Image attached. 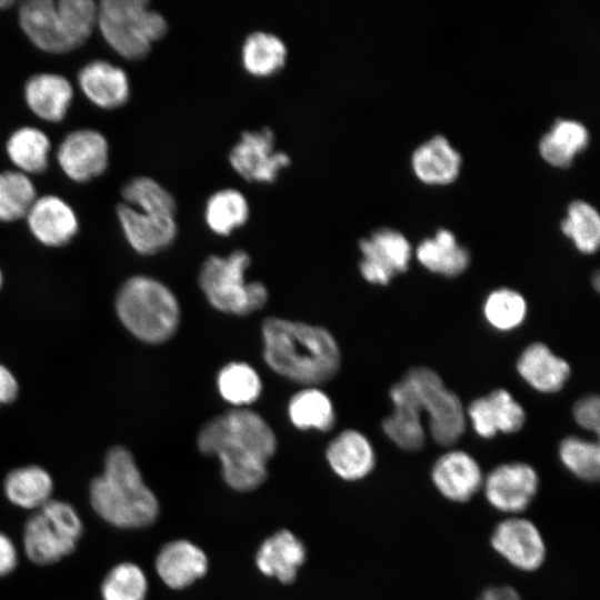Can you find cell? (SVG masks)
Segmentation results:
<instances>
[{
    "label": "cell",
    "instance_id": "46",
    "mask_svg": "<svg viewBox=\"0 0 600 600\" xmlns=\"http://www.w3.org/2000/svg\"><path fill=\"white\" fill-rule=\"evenodd\" d=\"M593 284H594L596 289L598 290V287H599V274L598 273L594 274Z\"/></svg>",
    "mask_w": 600,
    "mask_h": 600
},
{
    "label": "cell",
    "instance_id": "20",
    "mask_svg": "<svg viewBox=\"0 0 600 600\" xmlns=\"http://www.w3.org/2000/svg\"><path fill=\"white\" fill-rule=\"evenodd\" d=\"M78 81L87 98L103 109L119 108L130 97L127 73L108 61H91L80 70Z\"/></svg>",
    "mask_w": 600,
    "mask_h": 600
},
{
    "label": "cell",
    "instance_id": "28",
    "mask_svg": "<svg viewBox=\"0 0 600 600\" xmlns=\"http://www.w3.org/2000/svg\"><path fill=\"white\" fill-rule=\"evenodd\" d=\"M287 59V44L272 32L252 31L241 44L242 68L256 78H269L278 73L286 66Z\"/></svg>",
    "mask_w": 600,
    "mask_h": 600
},
{
    "label": "cell",
    "instance_id": "25",
    "mask_svg": "<svg viewBox=\"0 0 600 600\" xmlns=\"http://www.w3.org/2000/svg\"><path fill=\"white\" fill-rule=\"evenodd\" d=\"M411 163L421 181L447 184L459 174L461 156L446 137L434 134L413 150Z\"/></svg>",
    "mask_w": 600,
    "mask_h": 600
},
{
    "label": "cell",
    "instance_id": "14",
    "mask_svg": "<svg viewBox=\"0 0 600 600\" xmlns=\"http://www.w3.org/2000/svg\"><path fill=\"white\" fill-rule=\"evenodd\" d=\"M491 544L508 562L521 570H536L544 560L546 546L537 527L526 519L510 518L493 530Z\"/></svg>",
    "mask_w": 600,
    "mask_h": 600
},
{
    "label": "cell",
    "instance_id": "24",
    "mask_svg": "<svg viewBox=\"0 0 600 600\" xmlns=\"http://www.w3.org/2000/svg\"><path fill=\"white\" fill-rule=\"evenodd\" d=\"M304 560L303 543L288 530H280L266 539L256 556L259 570L282 583H290L296 579Z\"/></svg>",
    "mask_w": 600,
    "mask_h": 600
},
{
    "label": "cell",
    "instance_id": "23",
    "mask_svg": "<svg viewBox=\"0 0 600 600\" xmlns=\"http://www.w3.org/2000/svg\"><path fill=\"white\" fill-rule=\"evenodd\" d=\"M517 370L527 383L544 393L561 390L570 376L569 363L540 342L522 351L517 361Z\"/></svg>",
    "mask_w": 600,
    "mask_h": 600
},
{
    "label": "cell",
    "instance_id": "40",
    "mask_svg": "<svg viewBox=\"0 0 600 600\" xmlns=\"http://www.w3.org/2000/svg\"><path fill=\"white\" fill-rule=\"evenodd\" d=\"M563 466L579 479L596 481L600 471V451L596 442L567 437L559 446Z\"/></svg>",
    "mask_w": 600,
    "mask_h": 600
},
{
    "label": "cell",
    "instance_id": "26",
    "mask_svg": "<svg viewBox=\"0 0 600 600\" xmlns=\"http://www.w3.org/2000/svg\"><path fill=\"white\" fill-rule=\"evenodd\" d=\"M73 90L68 79L53 73L32 76L26 83L24 97L29 108L39 118L62 120L72 100Z\"/></svg>",
    "mask_w": 600,
    "mask_h": 600
},
{
    "label": "cell",
    "instance_id": "45",
    "mask_svg": "<svg viewBox=\"0 0 600 600\" xmlns=\"http://www.w3.org/2000/svg\"><path fill=\"white\" fill-rule=\"evenodd\" d=\"M14 4V1L12 0H0V9H7Z\"/></svg>",
    "mask_w": 600,
    "mask_h": 600
},
{
    "label": "cell",
    "instance_id": "29",
    "mask_svg": "<svg viewBox=\"0 0 600 600\" xmlns=\"http://www.w3.org/2000/svg\"><path fill=\"white\" fill-rule=\"evenodd\" d=\"M586 126L573 119H558L539 141L542 158L556 167H568L574 156L587 146Z\"/></svg>",
    "mask_w": 600,
    "mask_h": 600
},
{
    "label": "cell",
    "instance_id": "6",
    "mask_svg": "<svg viewBox=\"0 0 600 600\" xmlns=\"http://www.w3.org/2000/svg\"><path fill=\"white\" fill-rule=\"evenodd\" d=\"M97 26L109 46L129 60L147 57L152 43L168 31L166 18L144 0L101 1Z\"/></svg>",
    "mask_w": 600,
    "mask_h": 600
},
{
    "label": "cell",
    "instance_id": "5",
    "mask_svg": "<svg viewBox=\"0 0 600 600\" xmlns=\"http://www.w3.org/2000/svg\"><path fill=\"white\" fill-rule=\"evenodd\" d=\"M122 324L139 340L161 343L180 323V307L171 290L156 279L136 276L120 288L116 299Z\"/></svg>",
    "mask_w": 600,
    "mask_h": 600
},
{
    "label": "cell",
    "instance_id": "7",
    "mask_svg": "<svg viewBox=\"0 0 600 600\" xmlns=\"http://www.w3.org/2000/svg\"><path fill=\"white\" fill-rule=\"evenodd\" d=\"M250 256L241 249L228 256H209L201 264L199 286L209 303L217 310L247 316L261 309L268 300L263 283L247 281Z\"/></svg>",
    "mask_w": 600,
    "mask_h": 600
},
{
    "label": "cell",
    "instance_id": "12",
    "mask_svg": "<svg viewBox=\"0 0 600 600\" xmlns=\"http://www.w3.org/2000/svg\"><path fill=\"white\" fill-rule=\"evenodd\" d=\"M538 487L539 478L536 470L522 462L500 464L484 481L488 501L503 512L524 510L536 496Z\"/></svg>",
    "mask_w": 600,
    "mask_h": 600
},
{
    "label": "cell",
    "instance_id": "32",
    "mask_svg": "<svg viewBox=\"0 0 600 600\" xmlns=\"http://www.w3.org/2000/svg\"><path fill=\"white\" fill-rule=\"evenodd\" d=\"M288 413L294 427L301 430L329 431L336 421L330 398L317 387H306L289 402Z\"/></svg>",
    "mask_w": 600,
    "mask_h": 600
},
{
    "label": "cell",
    "instance_id": "44",
    "mask_svg": "<svg viewBox=\"0 0 600 600\" xmlns=\"http://www.w3.org/2000/svg\"><path fill=\"white\" fill-rule=\"evenodd\" d=\"M478 600H521L511 587H491L486 589Z\"/></svg>",
    "mask_w": 600,
    "mask_h": 600
},
{
    "label": "cell",
    "instance_id": "39",
    "mask_svg": "<svg viewBox=\"0 0 600 600\" xmlns=\"http://www.w3.org/2000/svg\"><path fill=\"white\" fill-rule=\"evenodd\" d=\"M148 581L142 569L131 562H122L109 570L101 583L103 600H144Z\"/></svg>",
    "mask_w": 600,
    "mask_h": 600
},
{
    "label": "cell",
    "instance_id": "2",
    "mask_svg": "<svg viewBox=\"0 0 600 600\" xmlns=\"http://www.w3.org/2000/svg\"><path fill=\"white\" fill-rule=\"evenodd\" d=\"M262 342L269 368L306 387L329 381L340 368L339 346L319 326L271 317L262 324Z\"/></svg>",
    "mask_w": 600,
    "mask_h": 600
},
{
    "label": "cell",
    "instance_id": "27",
    "mask_svg": "<svg viewBox=\"0 0 600 600\" xmlns=\"http://www.w3.org/2000/svg\"><path fill=\"white\" fill-rule=\"evenodd\" d=\"M416 257L426 269L444 277L461 274L470 262L468 249L457 242L450 230L442 228L418 244Z\"/></svg>",
    "mask_w": 600,
    "mask_h": 600
},
{
    "label": "cell",
    "instance_id": "18",
    "mask_svg": "<svg viewBox=\"0 0 600 600\" xmlns=\"http://www.w3.org/2000/svg\"><path fill=\"white\" fill-rule=\"evenodd\" d=\"M431 477L441 494L456 502L469 500L482 483L478 462L459 450L441 456L432 467Z\"/></svg>",
    "mask_w": 600,
    "mask_h": 600
},
{
    "label": "cell",
    "instance_id": "8",
    "mask_svg": "<svg viewBox=\"0 0 600 600\" xmlns=\"http://www.w3.org/2000/svg\"><path fill=\"white\" fill-rule=\"evenodd\" d=\"M82 531V521L71 504L49 500L24 523V552L37 564L58 562L74 551Z\"/></svg>",
    "mask_w": 600,
    "mask_h": 600
},
{
    "label": "cell",
    "instance_id": "38",
    "mask_svg": "<svg viewBox=\"0 0 600 600\" xmlns=\"http://www.w3.org/2000/svg\"><path fill=\"white\" fill-rule=\"evenodd\" d=\"M483 316L496 330L510 331L523 322L527 316V302L521 293L512 289H497L486 298Z\"/></svg>",
    "mask_w": 600,
    "mask_h": 600
},
{
    "label": "cell",
    "instance_id": "15",
    "mask_svg": "<svg viewBox=\"0 0 600 600\" xmlns=\"http://www.w3.org/2000/svg\"><path fill=\"white\" fill-rule=\"evenodd\" d=\"M117 214L128 242L140 254H156L176 240L174 216L143 212L126 203L118 204Z\"/></svg>",
    "mask_w": 600,
    "mask_h": 600
},
{
    "label": "cell",
    "instance_id": "11",
    "mask_svg": "<svg viewBox=\"0 0 600 600\" xmlns=\"http://www.w3.org/2000/svg\"><path fill=\"white\" fill-rule=\"evenodd\" d=\"M362 253L360 272L370 283L386 286L398 273L407 271L411 246L398 230L381 228L359 241Z\"/></svg>",
    "mask_w": 600,
    "mask_h": 600
},
{
    "label": "cell",
    "instance_id": "41",
    "mask_svg": "<svg viewBox=\"0 0 600 600\" xmlns=\"http://www.w3.org/2000/svg\"><path fill=\"white\" fill-rule=\"evenodd\" d=\"M599 397L587 396L578 400L573 407V418L583 429L598 433L599 431Z\"/></svg>",
    "mask_w": 600,
    "mask_h": 600
},
{
    "label": "cell",
    "instance_id": "10",
    "mask_svg": "<svg viewBox=\"0 0 600 600\" xmlns=\"http://www.w3.org/2000/svg\"><path fill=\"white\" fill-rule=\"evenodd\" d=\"M228 159L234 172L256 183L274 182L291 164L290 156L276 149V134L269 127L243 131Z\"/></svg>",
    "mask_w": 600,
    "mask_h": 600
},
{
    "label": "cell",
    "instance_id": "43",
    "mask_svg": "<svg viewBox=\"0 0 600 600\" xmlns=\"http://www.w3.org/2000/svg\"><path fill=\"white\" fill-rule=\"evenodd\" d=\"M18 394V383L13 374L0 363V403L12 402Z\"/></svg>",
    "mask_w": 600,
    "mask_h": 600
},
{
    "label": "cell",
    "instance_id": "30",
    "mask_svg": "<svg viewBox=\"0 0 600 600\" xmlns=\"http://www.w3.org/2000/svg\"><path fill=\"white\" fill-rule=\"evenodd\" d=\"M250 214L246 196L234 188L211 193L204 204V221L216 234L227 237L248 221Z\"/></svg>",
    "mask_w": 600,
    "mask_h": 600
},
{
    "label": "cell",
    "instance_id": "31",
    "mask_svg": "<svg viewBox=\"0 0 600 600\" xmlns=\"http://www.w3.org/2000/svg\"><path fill=\"white\" fill-rule=\"evenodd\" d=\"M6 497L13 504L26 508H41L50 500L53 483L50 474L38 466L17 468L10 471L3 482Z\"/></svg>",
    "mask_w": 600,
    "mask_h": 600
},
{
    "label": "cell",
    "instance_id": "16",
    "mask_svg": "<svg viewBox=\"0 0 600 600\" xmlns=\"http://www.w3.org/2000/svg\"><path fill=\"white\" fill-rule=\"evenodd\" d=\"M467 412L473 430L484 439L493 438L498 432H516L526 420L523 408L504 389L473 400Z\"/></svg>",
    "mask_w": 600,
    "mask_h": 600
},
{
    "label": "cell",
    "instance_id": "47",
    "mask_svg": "<svg viewBox=\"0 0 600 600\" xmlns=\"http://www.w3.org/2000/svg\"><path fill=\"white\" fill-rule=\"evenodd\" d=\"M0 286H1V272H0Z\"/></svg>",
    "mask_w": 600,
    "mask_h": 600
},
{
    "label": "cell",
    "instance_id": "37",
    "mask_svg": "<svg viewBox=\"0 0 600 600\" xmlns=\"http://www.w3.org/2000/svg\"><path fill=\"white\" fill-rule=\"evenodd\" d=\"M36 189L22 172H0V221H14L27 216L36 201Z\"/></svg>",
    "mask_w": 600,
    "mask_h": 600
},
{
    "label": "cell",
    "instance_id": "9",
    "mask_svg": "<svg viewBox=\"0 0 600 600\" xmlns=\"http://www.w3.org/2000/svg\"><path fill=\"white\" fill-rule=\"evenodd\" d=\"M420 410L429 417V430L433 440L441 446H451L462 436L466 412L458 396L447 389L433 370L417 367L401 379Z\"/></svg>",
    "mask_w": 600,
    "mask_h": 600
},
{
    "label": "cell",
    "instance_id": "36",
    "mask_svg": "<svg viewBox=\"0 0 600 600\" xmlns=\"http://www.w3.org/2000/svg\"><path fill=\"white\" fill-rule=\"evenodd\" d=\"M121 193L126 204L139 211L176 217L174 197L150 177L133 178L123 186Z\"/></svg>",
    "mask_w": 600,
    "mask_h": 600
},
{
    "label": "cell",
    "instance_id": "42",
    "mask_svg": "<svg viewBox=\"0 0 600 600\" xmlns=\"http://www.w3.org/2000/svg\"><path fill=\"white\" fill-rule=\"evenodd\" d=\"M18 562V553L10 538L0 532V577L12 572Z\"/></svg>",
    "mask_w": 600,
    "mask_h": 600
},
{
    "label": "cell",
    "instance_id": "4",
    "mask_svg": "<svg viewBox=\"0 0 600 600\" xmlns=\"http://www.w3.org/2000/svg\"><path fill=\"white\" fill-rule=\"evenodd\" d=\"M97 11L91 0H29L19 8V21L39 49L63 53L87 41L97 24Z\"/></svg>",
    "mask_w": 600,
    "mask_h": 600
},
{
    "label": "cell",
    "instance_id": "1",
    "mask_svg": "<svg viewBox=\"0 0 600 600\" xmlns=\"http://www.w3.org/2000/svg\"><path fill=\"white\" fill-rule=\"evenodd\" d=\"M199 450L221 462L226 483L238 491L260 486L277 448L276 436L254 411L238 408L209 420L197 437Z\"/></svg>",
    "mask_w": 600,
    "mask_h": 600
},
{
    "label": "cell",
    "instance_id": "34",
    "mask_svg": "<svg viewBox=\"0 0 600 600\" xmlns=\"http://www.w3.org/2000/svg\"><path fill=\"white\" fill-rule=\"evenodd\" d=\"M217 386L221 397L238 408L254 402L262 390L258 372L248 363L236 361L219 371Z\"/></svg>",
    "mask_w": 600,
    "mask_h": 600
},
{
    "label": "cell",
    "instance_id": "17",
    "mask_svg": "<svg viewBox=\"0 0 600 600\" xmlns=\"http://www.w3.org/2000/svg\"><path fill=\"white\" fill-rule=\"evenodd\" d=\"M32 234L43 244L61 247L78 231V219L71 207L56 196L36 199L27 213Z\"/></svg>",
    "mask_w": 600,
    "mask_h": 600
},
{
    "label": "cell",
    "instance_id": "13",
    "mask_svg": "<svg viewBox=\"0 0 600 600\" xmlns=\"http://www.w3.org/2000/svg\"><path fill=\"white\" fill-rule=\"evenodd\" d=\"M57 157L61 169L70 179L86 182L106 171L108 143L98 131H73L60 144Z\"/></svg>",
    "mask_w": 600,
    "mask_h": 600
},
{
    "label": "cell",
    "instance_id": "35",
    "mask_svg": "<svg viewBox=\"0 0 600 600\" xmlns=\"http://www.w3.org/2000/svg\"><path fill=\"white\" fill-rule=\"evenodd\" d=\"M49 150L48 137L30 127L14 131L7 142V152L11 161L29 173H40L47 169Z\"/></svg>",
    "mask_w": 600,
    "mask_h": 600
},
{
    "label": "cell",
    "instance_id": "3",
    "mask_svg": "<svg viewBox=\"0 0 600 600\" xmlns=\"http://www.w3.org/2000/svg\"><path fill=\"white\" fill-rule=\"evenodd\" d=\"M89 494L93 510L121 529L146 528L159 513L156 496L144 484L132 454L123 447L108 451L103 473L91 481Z\"/></svg>",
    "mask_w": 600,
    "mask_h": 600
},
{
    "label": "cell",
    "instance_id": "21",
    "mask_svg": "<svg viewBox=\"0 0 600 600\" xmlns=\"http://www.w3.org/2000/svg\"><path fill=\"white\" fill-rule=\"evenodd\" d=\"M390 399L393 411L382 422L386 436L402 450L421 449L426 440L421 410L401 381L390 389Z\"/></svg>",
    "mask_w": 600,
    "mask_h": 600
},
{
    "label": "cell",
    "instance_id": "22",
    "mask_svg": "<svg viewBox=\"0 0 600 600\" xmlns=\"http://www.w3.org/2000/svg\"><path fill=\"white\" fill-rule=\"evenodd\" d=\"M331 469L342 479L354 481L371 472L376 456L370 441L357 430L340 432L327 448Z\"/></svg>",
    "mask_w": 600,
    "mask_h": 600
},
{
    "label": "cell",
    "instance_id": "19",
    "mask_svg": "<svg viewBox=\"0 0 600 600\" xmlns=\"http://www.w3.org/2000/svg\"><path fill=\"white\" fill-rule=\"evenodd\" d=\"M156 570L168 587L182 589L206 574L208 558L192 542L186 540L171 541L158 553Z\"/></svg>",
    "mask_w": 600,
    "mask_h": 600
},
{
    "label": "cell",
    "instance_id": "33",
    "mask_svg": "<svg viewBox=\"0 0 600 600\" xmlns=\"http://www.w3.org/2000/svg\"><path fill=\"white\" fill-rule=\"evenodd\" d=\"M561 231L580 252H596L600 243V217L597 209L581 199L571 201L561 221Z\"/></svg>",
    "mask_w": 600,
    "mask_h": 600
}]
</instances>
